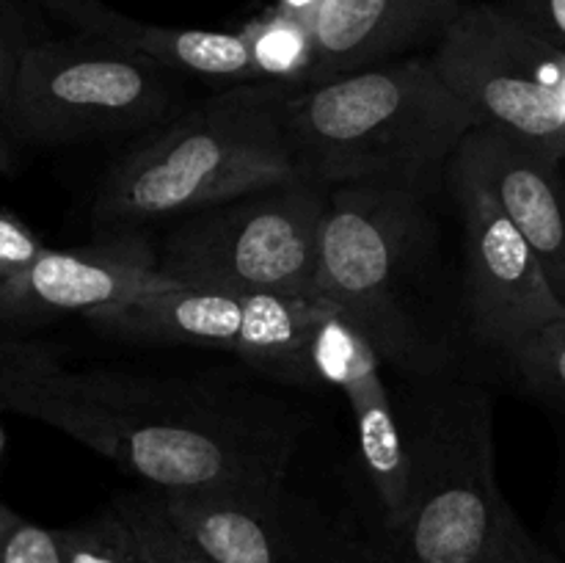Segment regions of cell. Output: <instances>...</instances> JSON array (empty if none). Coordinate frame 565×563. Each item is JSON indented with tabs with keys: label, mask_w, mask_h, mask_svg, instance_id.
<instances>
[{
	"label": "cell",
	"mask_w": 565,
	"mask_h": 563,
	"mask_svg": "<svg viewBox=\"0 0 565 563\" xmlns=\"http://www.w3.org/2000/svg\"><path fill=\"white\" fill-rule=\"evenodd\" d=\"M0 412L39 419L158 491H281L307 417L285 397L116 368H70L0 334Z\"/></svg>",
	"instance_id": "1"
},
{
	"label": "cell",
	"mask_w": 565,
	"mask_h": 563,
	"mask_svg": "<svg viewBox=\"0 0 565 563\" xmlns=\"http://www.w3.org/2000/svg\"><path fill=\"white\" fill-rule=\"evenodd\" d=\"M408 456L406 508L395 528L359 544V563H508L535 544L502 497L494 406L450 370L395 390Z\"/></svg>",
	"instance_id": "2"
},
{
	"label": "cell",
	"mask_w": 565,
	"mask_h": 563,
	"mask_svg": "<svg viewBox=\"0 0 565 563\" xmlns=\"http://www.w3.org/2000/svg\"><path fill=\"white\" fill-rule=\"evenodd\" d=\"M475 127L430 55L292 88L285 103L292 171L323 188L423 182Z\"/></svg>",
	"instance_id": "3"
},
{
	"label": "cell",
	"mask_w": 565,
	"mask_h": 563,
	"mask_svg": "<svg viewBox=\"0 0 565 563\" xmlns=\"http://www.w3.org/2000/svg\"><path fill=\"white\" fill-rule=\"evenodd\" d=\"M290 92L281 83H237L182 110L110 166L94 199V224L119 232L185 219L241 193L298 180L285 132Z\"/></svg>",
	"instance_id": "4"
},
{
	"label": "cell",
	"mask_w": 565,
	"mask_h": 563,
	"mask_svg": "<svg viewBox=\"0 0 565 563\" xmlns=\"http://www.w3.org/2000/svg\"><path fill=\"white\" fill-rule=\"evenodd\" d=\"M423 182L331 188L320 230L315 298L356 326L386 370L419 379L447 370L441 342L419 326L406 293L428 248Z\"/></svg>",
	"instance_id": "5"
},
{
	"label": "cell",
	"mask_w": 565,
	"mask_h": 563,
	"mask_svg": "<svg viewBox=\"0 0 565 563\" xmlns=\"http://www.w3.org/2000/svg\"><path fill=\"white\" fill-rule=\"evenodd\" d=\"M329 193L318 182L287 180L196 210L158 246V270L185 287L318 301Z\"/></svg>",
	"instance_id": "6"
},
{
	"label": "cell",
	"mask_w": 565,
	"mask_h": 563,
	"mask_svg": "<svg viewBox=\"0 0 565 563\" xmlns=\"http://www.w3.org/2000/svg\"><path fill=\"white\" fill-rule=\"evenodd\" d=\"M180 92V75L114 44L39 36L22 61L11 136L36 147L127 136L171 119Z\"/></svg>",
	"instance_id": "7"
},
{
	"label": "cell",
	"mask_w": 565,
	"mask_h": 563,
	"mask_svg": "<svg viewBox=\"0 0 565 563\" xmlns=\"http://www.w3.org/2000/svg\"><path fill=\"white\" fill-rule=\"evenodd\" d=\"M436 72L475 125L565 160V47L508 6H467L436 42Z\"/></svg>",
	"instance_id": "8"
},
{
	"label": "cell",
	"mask_w": 565,
	"mask_h": 563,
	"mask_svg": "<svg viewBox=\"0 0 565 563\" xmlns=\"http://www.w3.org/2000/svg\"><path fill=\"white\" fill-rule=\"evenodd\" d=\"M320 304L265 293L171 285L88 315L103 334L230 351L287 384H318L312 334Z\"/></svg>",
	"instance_id": "9"
},
{
	"label": "cell",
	"mask_w": 565,
	"mask_h": 563,
	"mask_svg": "<svg viewBox=\"0 0 565 563\" xmlns=\"http://www.w3.org/2000/svg\"><path fill=\"white\" fill-rule=\"evenodd\" d=\"M452 193L463 224V309L469 331L489 351L508 353L563 318L533 246L513 226L472 169L450 160Z\"/></svg>",
	"instance_id": "10"
},
{
	"label": "cell",
	"mask_w": 565,
	"mask_h": 563,
	"mask_svg": "<svg viewBox=\"0 0 565 563\" xmlns=\"http://www.w3.org/2000/svg\"><path fill=\"white\" fill-rule=\"evenodd\" d=\"M174 282L158 270V246L136 232H108L81 248H44L31 268L0 285V334L20 337L64 315H88Z\"/></svg>",
	"instance_id": "11"
},
{
	"label": "cell",
	"mask_w": 565,
	"mask_h": 563,
	"mask_svg": "<svg viewBox=\"0 0 565 563\" xmlns=\"http://www.w3.org/2000/svg\"><path fill=\"white\" fill-rule=\"evenodd\" d=\"M315 375L345 395L356 428L359 456L375 506V533L395 528L406 508L408 456L397 395L367 337L340 312L320 304L312 334Z\"/></svg>",
	"instance_id": "12"
},
{
	"label": "cell",
	"mask_w": 565,
	"mask_h": 563,
	"mask_svg": "<svg viewBox=\"0 0 565 563\" xmlns=\"http://www.w3.org/2000/svg\"><path fill=\"white\" fill-rule=\"evenodd\" d=\"M160 495L182 528L218 563H359L362 539L320 528L296 511L285 489Z\"/></svg>",
	"instance_id": "13"
},
{
	"label": "cell",
	"mask_w": 565,
	"mask_h": 563,
	"mask_svg": "<svg viewBox=\"0 0 565 563\" xmlns=\"http://www.w3.org/2000/svg\"><path fill=\"white\" fill-rule=\"evenodd\" d=\"M463 9V0H323L312 20L307 86L408 59L412 50L439 42Z\"/></svg>",
	"instance_id": "14"
},
{
	"label": "cell",
	"mask_w": 565,
	"mask_h": 563,
	"mask_svg": "<svg viewBox=\"0 0 565 563\" xmlns=\"http://www.w3.org/2000/svg\"><path fill=\"white\" fill-rule=\"evenodd\" d=\"M452 160L483 180L497 204L533 246L550 276V285L565 304V193L561 163L489 127H475Z\"/></svg>",
	"instance_id": "15"
},
{
	"label": "cell",
	"mask_w": 565,
	"mask_h": 563,
	"mask_svg": "<svg viewBox=\"0 0 565 563\" xmlns=\"http://www.w3.org/2000/svg\"><path fill=\"white\" fill-rule=\"evenodd\" d=\"M44 9L77 36L114 44L125 53L163 66L180 77L237 86L259 81L252 50L241 31H202V28H166L119 14L103 0H42Z\"/></svg>",
	"instance_id": "16"
},
{
	"label": "cell",
	"mask_w": 565,
	"mask_h": 563,
	"mask_svg": "<svg viewBox=\"0 0 565 563\" xmlns=\"http://www.w3.org/2000/svg\"><path fill=\"white\" fill-rule=\"evenodd\" d=\"M259 81L301 88L315 66L312 25L281 9L265 11L243 28Z\"/></svg>",
	"instance_id": "17"
},
{
	"label": "cell",
	"mask_w": 565,
	"mask_h": 563,
	"mask_svg": "<svg viewBox=\"0 0 565 563\" xmlns=\"http://www.w3.org/2000/svg\"><path fill=\"white\" fill-rule=\"evenodd\" d=\"M110 508L125 519L149 563H218L182 528L160 491H127Z\"/></svg>",
	"instance_id": "18"
},
{
	"label": "cell",
	"mask_w": 565,
	"mask_h": 563,
	"mask_svg": "<svg viewBox=\"0 0 565 563\" xmlns=\"http://www.w3.org/2000/svg\"><path fill=\"white\" fill-rule=\"evenodd\" d=\"M33 17L22 0H0V171L14 163V136H11V105L20 83L22 61L36 42Z\"/></svg>",
	"instance_id": "19"
},
{
	"label": "cell",
	"mask_w": 565,
	"mask_h": 563,
	"mask_svg": "<svg viewBox=\"0 0 565 563\" xmlns=\"http://www.w3.org/2000/svg\"><path fill=\"white\" fill-rule=\"evenodd\" d=\"M505 359L524 390L565 408V315L527 337Z\"/></svg>",
	"instance_id": "20"
},
{
	"label": "cell",
	"mask_w": 565,
	"mask_h": 563,
	"mask_svg": "<svg viewBox=\"0 0 565 563\" xmlns=\"http://www.w3.org/2000/svg\"><path fill=\"white\" fill-rule=\"evenodd\" d=\"M66 563H149L125 519L105 508L72 528H55Z\"/></svg>",
	"instance_id": "21"
},
{
	"label": "cell",
	"mask_w": 565,
	"mask_h": 563,
	"mask_svg": "<svg viewBox=\"0 0 565 563\" xmlns=\"http://www.w3.org/2000/svg\"><path fill=\"white\" fill-rule=\"evenodd\" d=\"M0 563H66L58 533L0 508Z\"/></svg>",
	"instance_id": "22"
},
{
	"label": "cell",
	"mask_w": 565,
	"mask_h": 563,
	"mask_svg": "<svg viewBox=\"0 0 565 563\" xmlns=\"http://www.w3.org/2000/svg\"><path fill=\"white\" fill-rule=\"evenodd\" d=\"M42 252L44 246L36 232L22 224L14 213L0 210V285L31 268Z\"/></svg>",
	"instance_id": "23"
},
{
	"label": "cell",
	"mask_w": 565,
	"mask_h": 563,
	"mask_svg": "<svg viewBox=\"0 0 565 563\" xmlns=\"http://www.w3.org/2000/svg\"><path fill=\"white\" fill-rule=\"evenodd\" d=\"M505 6L565 47V0H505Z\"/></svg>",
	"instance_id": "24"
},
{
	"label": "cell",
	"mask_w": 565,
	"mask_h": 563,
	"mask_svg": "<svg viewBox=\"0 0 565 563\" xmlns=\"http://www.w3.org/2000/svg\"><path fill=\"white\" fill-rule=\"evenodd\" d=\"M320 6H323V0H279V3H276V9L287 11V14L301 17V20H307L309 25H312V20H315V14H318Z\"/></svg>",
	"instance_id": "25"
},
{
	"label": "cell",
	"mask_w": 565,
	"mask_h": 563,
	"mask_svg": "<svg viewBox=\"0 0 565 563\" xmlns=\"http://www.w3.org/2000/svg\"><path fill=\"white\" fill-rule=\"evenodd\" d=\"M552 541H555V555L565 563V489L555 508V517H552Z\"/></svg>",
	"instance_id": "26"
},
{
	"label": "cell",
	"mask_w": 565,
	"mask_h": 563,
	"mask_svg": "<svg viewBox=\"0 0 565 563\" xmlns=\"http://www.w3.org/2000/svg\"><path fill=\"white\" fill-rule=\"evenodd\" d=\"M508 563H563V561L555 555V550H546L544 544H539V541H535L527 552H522V555L513 557V561H508Z\"/></svg>",
	"instance_id": "27"
},
{
	"label": "cell",
	"mask_w": 565,
	"mask_h": 563,
	"mask_svg": "<svg viewBox=\"0 0 565 563\" xmlns=\"http://www.w3.org/2000/svg\"><path fill=\"white\" fill-rule=\"evenodd\" d=\"M0 447H3V431H0ZM0 508H3V502H0Z\"/></svg>",
	"instance_id": "28"
}]
</instances>
